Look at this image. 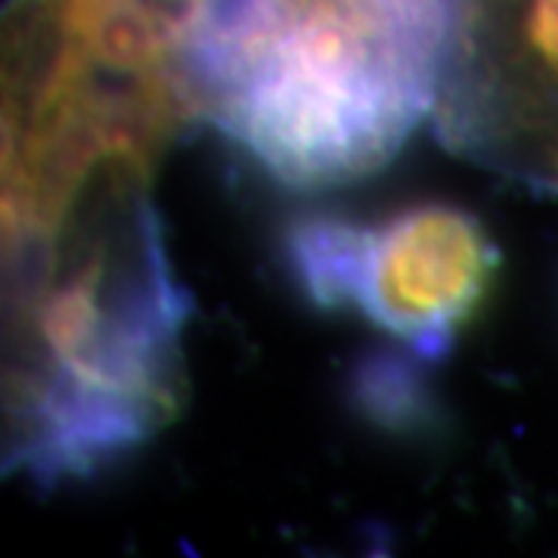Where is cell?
<instances>
[{
    "instance_id": "1",
    "label": "cell",
    "mask_w": 558,
    "mask_h": 558,
    "mask_svg": "<svg viewBox=\"0 0 558 558\" xmlns=\"http://www.w3.org/2000/svg\"><path fill=\"white\" fill-rule=\"evenodd\" d=\"M469 0H202L190 109L292 190L379 171L457 65Z\"/></svg>"
},
{
    "instance_id": "2",
    "label": "cell",
    "mask_w": 558,
    "mask_h": 558,
    "mask_svg": "<svg viewBox=\"0 0 558 558\" xmlns=\"http://www.w3.org/2000/svg\"><path fill=\"white\" fill-rule=\"evenodd\" d=\"M140 171L109 168L35 258L28 360L13 373V465L84 478L174 413L190 301L168 267Z\"/></svg>"
},
{
    "instance_id": "3",
    "label": "cell",
    "mask_w": 558,
    "mask_h": 558,
    "mask_svg": "<svg viewBox=\"0 0 558 558\" xmlns=\"http://www.w3.org/2000/svg\"><path fill=\"white\" fill-rule=\"evenodd\" d=\"M494 270L497 248L478 218L435 202L403 208L363 227L351 307L435 360L475 314Z\"/></svg>"
},
{
    "instance_id": "4",
    "label": "cell",
    "mask_w": 558,
    "mask_h": 558,
    "mask_svg": "<svg viewBox=\"0 0 558 558\" xmlns=\"http://www.w3.org/2000/svg\"><path fill=\"white\" fill-rule=\"evenodd\" d=\"M487 57L499 153L558 196V0H487Z\"/></svg>"
},
{
    "instance_id": "5",
    "label": "cell",
    "mask_w": 558,
    "mask_h": 558,
    "mask_svg": "<svg viewBox=\"0 0 558 558\" xmlns=\"http://www.w3.org/2000/svg\"><path fill=\"white\" fill-rule=\"evenodd\" d=\"M363 223L336 215H307L286 236V260L301 292L323 311L354 304Z\"/></svg>"
},
{
    "instance_id": "6",
    "label": "cell",
    "mask_w": 558,
    "mask_h": 558,
    "mask_svg": "<svg viewBox=\"0 0 558 558\" xmlns=\"http://www.w3.org/2000/svg\"><path fill=\"white\" fill-rule=\"evenodd\" d=\"M351 395L360 413L388 432L416 435L435 425V395L416 363L403 354H373L360 360Z\"/></svg>"
}]
</instances>
